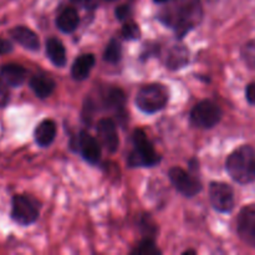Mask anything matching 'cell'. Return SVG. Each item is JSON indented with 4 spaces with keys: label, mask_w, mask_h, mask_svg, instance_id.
Segmentation results:
<instances>
[{
    "label": "cell",
    "mask_w": 255,
    "mask_h": 255,
    "mask_svg": "<svg viewBox=\"0 0 255 255\" xmlns=\"http://www.w3.org/2000/svg\"><path fill=\"white\" fill-rule=\"evenodd\" d=\"M158 14L159 20L172 27L179 37L188 34L202 19V5L199 0H171Z\"/></svg>",
    "instance_id": "1"
},
{
    "label": "cell",
    "mask_w": 255,
    "mask_h": 255,
    "mask_svg": "<svg viewBox=\"0 0 255 255\" xmlns=\"http://www.w3.org/2000/svg\"><path fill=\"white\" fill-rule=\"evenodd\" d=\"M226 168L237 183H253L255 182V149L251 146L237 148L227 159Z\"/></svg>",
    "instance_id": "2"
},
{
    "label": "cell",
    "mask_w": 255,
    "mask_h": 255,
    "mask_svg": "<svg viewBox=\"0 0 255 255\" xmlns=\"http://www.w3.org/2000/svg\"><path fill=\"white\" fill-rule=\"evenodd\" d=\"M133 151L128 157V164L131 167H152L161 161V157L154 149L153 144L142 129L133 132Z\"/></svg>",
    "instance_id": "3"
},
{
    "label": "cell",
    "mask_w": 255,
    "mask_h": 255,
    "mask_svg": "<svg viewBox=\"0 0 255 255\" xmlns=\"http://www.w3.org/2000/svg\"><path fill=\"white\" fill-rule=\"evenodd\" d=\"M168 90L161 84H152L142 87L136 96V105L144 114L161 111L168 102Z\"/></svg>",
    "instance_id": "4"
},
{
    "label": "cell",
    "mask_w": 255,
    "mask_h": 255,
    "mask_svg": "<svg viewBox=\"0 0 255 255\" xmlns=\"http://www.w3.org/2000/svg\"><path fill=\"white\" fill-rule=\"evenodd\" d=\"M11 218L20 226H30L39 218V204L25 194L14 196L11 202Z\"/></svg>",
    "instance_id": "5"
},
{
    "label": "cell",
    "mask_w": 255,
    "mask_h": 255,
    "mask_svg": "<svg viewBox=\"0 0 255 255\" xmlns=\"http://www.w3.org/2000/svg\"><path fill=\"white\" fill-rule=\"evenodd\" d=\"M221 119V107L211 100L198 102L191 112V122L199 128H212L219 124Z\"/></svg>",
    "instance_id": "6"
},
{
    "label": "cell",
    "mask_w": 255,
    "mask_h": 255,
    "mask_svg": "<svg viewBox=\"0 0 255 255\" xmlns=\"http://www.w3.org/2000/svg\"><path fill=\"white\" fill-rule=\"evenodd\" d=\"M168 176L174 188L183 196L194 197L202 191V183L199 179L179 167H173L169 169Z\"/></svg>",
    "instance_id": "7"
},
{
    "label": "cell",
    "mask_w": 255,
    "mask_h": 255,
    "mask_svg": "<svg viewBox=\"0 0 255 255\" xmlns=\"http://www.w3.org/2000/svg\"><path fill=\"white\" fill-rule=\"evenodd\" d=\"M209 198L216 211L229 213L234 208V192L229 184L213 182L209 187Z\"/></svg>",
    "instance_id": "8"
},
{
    "label": "cell",
    "mask_w": 255,
    "mask_h": 255,
    "mask_svg": "<svg viewBox=\"0 0 255 255\" xmlns=\"http://www.w3.org/2000/svg\"><path fill=\"white\" fill-rule=\"evenodd\" d=\"M237 231L244 243L255 248V204H249L239 212Z\"/></svg>",
    "instance_id": "9"
},
{
    "label": "cell",
    "mask_w": 255,
    "mask_h": 255,
    "mask_svg": "<svg viewBox=\"0 0 255 255\" xmlns=\"http://www.w3.org/2000/svg\"><path fill=\"white\" fill-rule=\"evenodd\" d=\"M97 137L101 146L109 152L114 153L119 148V133H117V127L114 120L111 119H101L97 122Z\"/></svg>",
    "instance_id": "10"
},
{
    "label": "cell",
    "mask_w": 255,
    "mask_h": 255,
    "mask_svg": "<svg viewBox=\"0 0 255 255\" xmlns=\"http://www.w3.org/2000/svg\"><path fill=\"white\" fill-rule=\"evenodd\" d=\"M77 148L87 162L91 164L99 163L101 158V144L91 134L85 131L80 132L77 137Z\"/></svg>",
    "instance_id": "11"
},
{
    "label": "cell",
    "mask_w": 255,
    "mask_h": 255,
    "mask_svg": "<svg viewBox=\"0 0 255 255\" xmlns=\"http://www.w3.org/2000/svg\"><path fill=\"white\" fill-rule=\"evenodd\" d=\"M26 70L19 64H5L0 67V77L2 81L11 87H19L26 80Z\"/></svg>",
    "instance_id": "12"
},
{
    "label": "cell",
    "mask_w": 255,
    "mask_h": 255,
    "mask_svg": "<svg viewBox=\"0 0 255 255\" xmlns=\"http://www.w3.org/2000/svg\"><path fill=\"white\" fill-rule=\"evenodd\" d=\"M10 35L12 39L21 45L22 47L31 51H36L40 47L39 36L32 31L31 29L26 26H15L14 29L10 30Z\"/></svg>",
    "instance_id": "13"
},
{
    "label": "cell",
    "mask_w": 255,
    "mask_h": 255,
    "mask_svg": "<svg viewBox=\"0 0 255 255\" xmlns=\"http://www.w3.org/2000/svg\"><path fill=\"white\" fill-rule=\"evenodd\" d=\"M30 87L40 99H46L54 92L55 90V81L50 76L46 75H35L30 79L29 81Z\"/></svg>",
    "instance_id": "14"
},
{
    "label": "cell",
    "mask_w": 255,
    "mask_h": 255,
    "mask_svg": "<svg viewBox=\"0 0 255 255\" xmlns=\"http://www.w3.org/2000/svg\"><path fill=\"white\" fill-rule=\"evenodd\" d=\"M95 56L92 54H84L77 57L71 67V75L75 80L81 81L89 77L92 67L95 65Z\"/></svg>",
    "instance_id": "15"
},
{
    "label": "cell",
    "mask_w": 255,
    "mask_h": 255,
    "mask_svg": "<svg viewBox=\"0 0 255 255\" xmlns=\"http://www.w3.org/2000/svg\"><path fill=\"white\" fill-rule=\"evenodd\" d=\"M56 136V124L52 120H45L37 125L35 129V141L39 146L47 147L52 143Z\"/></svg>",
    "instance_id": "16"
},
{
    "label": "cell",
    "mask_w": 255,
    "mask_h": 255,
    "mask_svg": "<svg viewBox=\"0 0 255 255\" xmlns=\"http://www.w3.org/2000/svg\"><path fill=\"white\" fill-rule=\"evenodd\" d=\"M105 106L110 110H114L119 116H122L125 111V104H126V95L121 89L111 87L107 90L106 95L104 96Z\"/></svg>",
    "instance_id": "17"
},
{
    "label": "cell",
    "mask_w": 255,
    "mask_h": 255,
    "mask_svg": "<svg viewBox=\"0 0 255 255\" xmlns=\"http://www.w3.org/2000/svg\"><path fill=\"white\" fill-rule=\"evenodd\" d=\"M46 54L55 66L62 67L66 64V50L56 37H50L46 41Z\"/></svg>",
    "instance_id": "18"
},
{
    "label": "cell",
    "mask_w": 255,
    "mask_h": 255,
    "mask_svg": "<svg viewBox=\"0 0 255 255\" xmlns=\"http://www.w3.org/2000/svg\"><path fill=\"white\" fill-rule=\"evenodd\" d=\"M80 17L77 14L76 10L74 7H66V9L62 10L60 12V15L56 19V25L62 32H72L76 30V27L79 26Z\"/></svg>",
    "instance_id": "19"
},
{
    "label": "cell",
    "mask_w": 255,
    "mask_h": 255,
    "mask_svg": "<svg viewBox=\"0 0 255 255\" xmlns=\"http://www.w3.org/2000/svg\"><path fill=\"white\" fill-rule=\"evenodd\" d=\"M187 62H188V51H187L186 47L178 45V46H173L168 51L166 64L169 69H181Z\"/></svg>",
    "instance_id": "20"
},
{
    "label": "cell",
    "mask_w": 255,
    "mask_h": 255,
    "mask_svg": "<svg viewBox=\"0 0 255 255\" xmlns=\"http://www.w3.org/2000/svg\"><path fill=\"white\" fill-rule=\"evenodd\" d=\"M122 56V47L117 40L112 39L111 41L107 44L106 49L104 52L105 61L110 62V64H117L121 60Z\"/></svg>",
    "instance_id": "21"
},
{
    "label": "cell",
    "mask_w": 255,
    "mask_h": 255,
    "mask_svg": "<svg viewBox=\"0 0 255 255\" xmlns=\"http://www.w3.org/2000/svg\"><path fill=\"white\" fill-rule=\"evenodd\" d=\"M132 254L136 255H157L161 254V251L156 247L154 242L152 239L147 238L143 239L136 248L132 251Z\"/></svg>",
    "instance_id": "22"
},
{
    "label": "cell",
    "mask_w": 255,
    "mask_h": 255,
    "mask_svg": "<svg viewBox=\"0 0 255 255\" xmlns=\"http://www.w3.org/2000/svg\"><path fill=\"white\" fill-rule=\"evenodd\" d=\"M242 57L251 69L255 70V40L247 42L242 49Z\"/></svg>",
    "instance_id": "23"
},
{
    "label": "cell",
    "mask_w": 255,
    "mask_h": 255,
    "mask_svg": "<svg viewBox=\"0 0 255 255\" xmlns=\"http://www.w3.org/2000/svg\"><path fill=\"white\" fill-rule=\"evenodd\" d=\"M122 36L127 40H136L141 36V30L139 26L133 21H125L124 27H122Z\"/></svg>",
    "instance_id": "24"
},
{
    "label": "cell",
    "mask_w": 255,
    "mask_h": 255,
    "mask_svg": "<svg viewBox=\"0 0 255 255\" xmlns=\"http://www.w3.org/2000/svg\"><path fill=\"white\" fill-rule=\"evenodd\" d=\"M7 85L2 81V79L0 77V107H5L9 104V90H7Z\"/></svg>",
    "instance_id": "25"
},
{
    "label": "cell",
    "mask_w": 255,
    "mask_h": 255,
    "mask_svg": "<svg viewBox=\"0 0 255 255\" xmlns=\"http://www.w3.org/2000/svg\"><path fill=\"white\" fill-rule=\"evenodd\" d=\"M131 16V7L129 5H121L116 9V17L120 21H127Z\"/></svg>",
    "instance_id": "26"
},
{
    "label": "cell",
    "mask_w": 255,
    "mask_h": 255,
    "mask_svg": "<svg viewBox=\"0 0 255 255\" xmlns=\"http://www.w3.org/2000/svg\"><path fill=\"white\" fill-rule=\"evenodd\" d=\"M12 44L7 39L0 37V55H6L12 51Z\"/></svg>",
    "instance_id": "27"
},
{
    "label": "cell",
    "mask_w": 255,
    "mask_h": 255,
    "mask_svg": "<svg viewBox=\"0 0 255 255\" xmlns=\"http://www.w3.org/2000/svg\"><path fill=\"white\" fill-rule=\"evenodd\" d=\"M246 95H247V100L249 101V104L254 105L255 106V82H252V84L248 85Z\"/></svg>",
    "instance_id": "28"
},
{
    "label": "cell",
    "mask_w": 255,
    "mask_h": 255,
    "mask_svg": "<svg viewBox=\"0 0 255 255\" xmlns=\"http://www.w3.org/2000/svg\"><path fill=\"white\" fill-rule=\"evenodd\" d=\"M72 2L85 7V9H92V7L97 6V0H72Z\"/></svg>",
    "instance_id": "29"
},
{
    "label": "cell",
    "mask_w": 255,
    "mask_h": 255,
    "mask_svg": "<svg viewBox=\"0 0 255 255\" xmlns=\"http://www.w3.org/2000/svg\"><path fill=\"white\" fill-rule=\"evenodd\" d=\"M168 1H171V0H154V2H158V4H166Z\"/></svg>",
    "instance_id": "30"
},
{
    "label": "cell",
    "mask_w": 255,
    "mask_h": 255,
    "mask_svg": "<svg viewBox=\"0 0 255 255\" xmlns=\"http://www.w3.org/2000/svg\"><path fill=\"white\" fill-rule=\"evenodd\" d=\"M107 1H114V0H107Z\"/></svg>",
    "instance_id": "31"
}]
</instances>
